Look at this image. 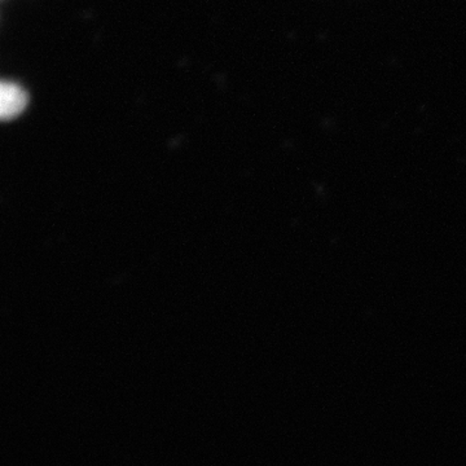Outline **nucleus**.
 Here are the masks:
<instances>
[{"label":"nucleus","mask_w":466,"mask_h":466,"mask_svg":"<svg viewBox=\"0 0 466 466\" xmlns=\"http://www.w3.org/2000/svg\"><path fill=\"white\" fill-rule=\"evenodd\" d=\"M26 91L14 82H3L0 86V116L3 121H12L25 110L27 106Z\"/></svg>","instance_id":"f257e3e1"}]
</instances>
